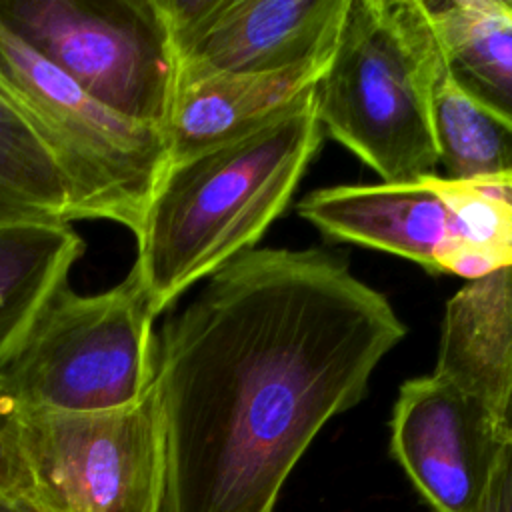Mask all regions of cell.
Returning a JSON list of instances; mask_svg holds the SVG:
<instances>
[{"label":"cell","mask_w":512,"mask_h":512,"mask_svg":"<svg viewBox=\"0 0 512 512\" xmlns=\"http://www.w3.org/2000/svg\"><path fill=\"white\" fill-rule=\"evenodd\" d=\"M406 336L336 254L232 258L156 334L164 512H274L320 428L356 406Z\"/></svg>","instance_id":"obj_1"},{"label":"cell","mask_w":512,"mask_h":512,"mask_svg":"<svg viewBox=\"0 0 512 512\" xmlns=\"http://www.w3.org/2000/svg\"><path fill=\"white\" fill-rule=\"evenodd\" d=\"M312 90L256 130L168 164L134 236L132 270L154 316L252 250L286 208L320 142Z\"/></svg>","instance_id":"obj_2"},{"label":"cell","mask_w":512,"mask_h":512,"mask_svg":"<svg viewBox=\"0 0 512 512\" xmlns=\"http://www.w3.org/2000/svg\"><path fill=\"white\" fill-rule=\"evenodd\" d=\"M440 42L422 0H348L314 110L384 182L434 176L430 76Z\"/></svg>","instance_id":"obj_3"},{"label":"cell","mask_w":512,"mask_h":512,"mask_svg":"<svg viewBox=\"0 0 512 512\" xmlns=\"http://www.w3.org/2000/svg\"><path fill=\"white\" fill-rule=\"evenodd\" d=\"M0 94L60 170L70 220H108L136 236L168 168L164 132L98 102L2 20Z\"/></svg>","instance_id":"obj_4"},{"label":"cell","mask_w":512,"mask_h":512,"mask_svg":"<svg viewBox=\"0 0 512 512\" xmlns=\"http://www.w3.org/2000/svg\"><path fill=\"white\" fill-rule=\"evenodd\" d=\"M154 320L134 270L96 294H78L66 282L0 370V388L20 410L130 406L154 382Z\"/></svg>","instance_id":"obj_5"},{"label":"cell","mask_w":512,"mask_h":512,"mask_svg":"<svg viewBox=\"0 0 512 512\" xmlns=\"http://www.w3.org/2000/svg\"><path fill=\"white\" fill-rule=\"evenodd\" d=\"M164 494L152 388L114 410L18 412L10 500L24 512H164Z\"/></svg>","instance_id":"obj_6"},{"label":"cell","mask_w":512,"mask_h":512,"mask_svg":"<svg viewBox=\"0 0 512 512\" xmlns=\"http://www.w3.org/2000/svg\"><path fill=\"white\" fill-rule=\"evenodd\" d=\"M0 20L98 102L162 130L178 56L158 0H0Z\"/></svg>","instance_id":"obj_7"},{"label":"cell","mask_w":512,"mask_h":512,"mask_svg":"<svg viewBox=\"0 0 512 512\" xmlns=\"http://www.w3.org/2000/svg\"><path fill=\"white\" fill-rule=\"evenodd\" d=\"M178 74H266L328 60L348 0H158Z\"/></svg>","instance_id":"obj_8"},{"label":"cell","mask_w":512,"mask_h":512,"mask_svg":"<svg viewBox=\"0 0 512 512\" xmlns=\"http://www.w3.org/2000/svg\"><path fill=\"white\" fill-rule=\"evenodd\" d=\"M508 442L488 412L436 374L406 380L390 420V452L432 512H482Z\"/></svg>","instance_id":"obj_9"},{"label":"cell","mask_w":512,"mask_h":512,"mask_svg":"<svg viewBox=\"0 0 512 512\" xmlns=\"http://www.w3.org/2000/svg\"><path fill=\"white\" fill-rule=\"evenodd\" d=\"M302 218L336 240L378 248L440 274L450 210L432 176L410 184H352L310 192Z\"/></svg>","instance_id":"obj_10"},{"label":"cell","mask_w":512,"mask_h":512,"mask_svg":"<svg viewBox=\"0 0 512 512\" xmlns=\"http://www.w3.org/2000/svg\"><path fill=\"white\" fill-rule=\"evenodd\" d=\"M328 60L266 74H176L162 126L168 164L236 140L288 110L316 86Z\"/></svg>","instance_id":"obj_11"},{"label":"cell","mask_w":512,"mask_h":512,"mask_svg":"<svg viewBox=\"0 0 512 512\" xmlns=\"http://www.w3.org/2000/svg\"><path fill=\"white\" fill-rule=\"evenodd\" d=\"M434 374L472 396L502 440H512V266L448 300Z\"/></svg>","instance_id":"obj_12"},{"label":"cell","mask_w":512,"mask_h":512,"mask_svg":"<svg viewBox=\"0 0 512 512\" xmlns=\"http://www.w3.org/2000/svg\"><path fill=\"white\" fill-rule=\"evenodd\" d=\"M82 254L72 224L0 226V370Z\"/></svg>","instance_id":"obj_13"},{"label":"cell","mask_w":512,"mask_h":512,"mask_svg":"<svg viewBox=\"0 0 512 512\" xmlns=\"http://www.w3.org/2000/svg\"><path fill=\"white\" fill-rule=\"evenodd\" d=\"M454 80L512 124V12L504 0H422Z\"/></svg>","instance_id":"obj_14"},{"label":"cell","mask_w":512,"mask_h":512,"mask_svg":"<svg viewBox=\"0 0 512 512\" xmlns=\"http://www.w3.org/2000/svg\"><path fill=\"white\" fill-rule=\"evenodd\" d=\"M430 118L444 178L470 184L512 180V124L454 80L442 48L430 76Z\"/></svg>","instance_id":"obj_15"},{"label":"cell","mask_w":512,"mask_h":512,"mask_svg":"<svg viewBox=\"0 0 512 512\" xmlns=\"http://www.w3.org/2000/svg\"><path fill=\"white\" fill-rule=\"evenodd\" d=\"M450 210L448 242L438 258L440 274L470 280L512 266V196L488 184L432 176Z\"/></svg>","instance_id":"obj_16"},{"label":"cell","mask_w":512,"mask_h":512,"mask_svg":"<svg viewBox=\"0 0 512 512\" xmlns=\"http://www.w3.org/2000/svg\"><path fill=\"white\" fill-rule=\"evenodd\" d=\"M70 222V196L60 170L0 94V226Z\"/></svg>","instance_id":"obj_17"},{"label":"cell","mask_w":512,"mask_h":512,"mask_svg":"<svg viewBox=\"0 0 512 512\" xmlns=\"http://www.w3.org/2000/svg\"><path fill=\"white\" fill-rule=\"evenodd\" d=\"M18 406L0 388V496L10 500L12 474L16 462V428H18Z\"/></svg>","instance_id":"obj_18"},{"label":"cell","mask_w":512,"mask_h":512,"mask_svg":"<svg viewBox=\"0 0 512 512\" xmlns=\"http://www.w3.org/2000/svg\"><path fill=\"white\" fill-rule=\"evenodd\" d=\"M482 512H512V440L502 450Z\"/></svg>","instance_id":"obj_19"},{"label":"cell","mask_w":512,"mask_h":512,"mask_svg":"<svg viewBox=\"0 0 512 512\" xmlns=\"http://www.w3.org/2000/svg\"><path fill=\"white\" fill-rule=\"evenodd\" d=\"M0 512H24L22 508H18L12 500L0 496Z\"/></svg>","instance_id":"obj_20"},{"label":"cell","mask_w":512,"mask_h":512,"mask_svg":"<svg viewBox=\"0 0 512 512\" xmlns=\"http://www.w3.org/2000/svg\"><path fill=\"white\" fill-rule=\"evenodd\" d=\"M488 186H496V188H500V190H504L506 194H510L512 196V180H502V182H492V184H488Z\"/></svg>","instance_id":"obj_21"},{"label":"cell","mask_w":512,"mask_h":512,"mask_svg":"<svg viewBox=\"0 0 512 512\" xmlns=\"http://www.w3.org/2000/svg\"><path fill=\"white\" fill-rule=\"evenodd\" d=\"M504 4H506V6H508V10L512 12V0H504Z\"/></svg>","instance_id":"obj_22"}]
</instances>
